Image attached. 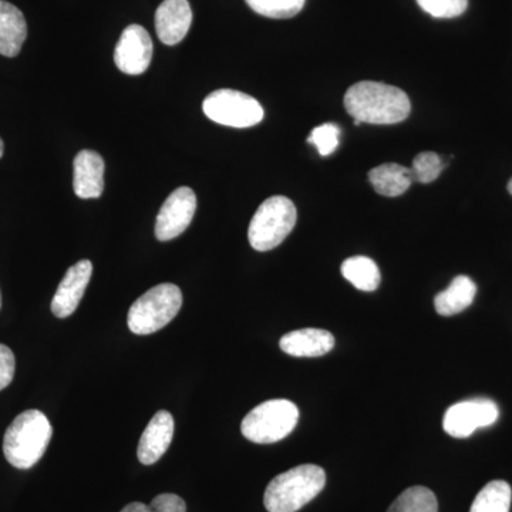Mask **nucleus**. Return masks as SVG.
<instances>
[{
	"instance_id": "1",
	"label": "nucleus",
	"mask_w": 512,
	"mask_h": 512,
	"mask_svg": "<svg viewBox=\"0 0 512 512\" xmlns=\"http://www.w3.org/2000/svg\"><path fill=\"white\" fill-rule=\"evenodd\" d=\"M345 109L353 119L367 124H397L410 116L412 103L399 87L380 82H359L345 94Z\"/></svg>"
},
{
	"instance_id": "2",
	"label": "nucleus",
	"mask_w": 512,
	"mask_h": 512,
	"mask_svg": "<svg viewBox=\"0 0 512 512\" xmlns=\"http://www.w3.org/2000/svg\"><path fill=\"white\" fill-rule=\"evenodd\" d=\"M53 436V427L40 410H26L8 427L3 453L10 466L29 470L45 456Z\"/></svg>"
},
{
	"instance_id": "3",
	"label": "nucleus",
	"mask_w": 512,
	"mask_h": 512,
	"mask_svg": "<svg viewBox=\"0 0 512 512\" xmlns=\"http://www.w3.org/2000/svg\"><path fill=\"white\" fill-rule=\"evenodd\" d=\"M326 473L315 464H303L276 476L266 487L264 504L268 512H296L322 493Z\"/></svg>"
},
{
	"instance_id": "4",
	"label": "nucleus",
	"mask_w": 512,
	"mask_h": 512,
	"mask_svg": "<svg viewBox=\"0 0 512 512\" xmlns=\"http://www.w3.org/2000/svg\"><path fill=\"white\" fill-rule=\"evenodd\" d=\"M183 293L177 285L160 284L141 295L128 311L127 325L136 335H151L165 328L180 312Z\"/></svg>"
},
{
	"instance_id": "5",
	"label": "nucleus",
	"mask_w": 512,
	"mask_h": 512,
	"mask_svg": "<svg viewBox=\"0 0 512 512\" xmlns=\"http://www.w3.org/2000/svg\"><path fill=\"white\" fill-rule=\"evenodd\" d=\"M298 221L295 204L284 195H275L259 205L248 228V239L255 251L275 249L288 238Z\"/></svg>"
},
{
	"instance_id": "6",
	"label": "nucleus",
	"mask_w": 512,
	"mask_h": 512,
	"mask_svg": "<svg viewBox=\"0 0 512 512\" xmlns=\"http://www.w3.org/2000/svg\"><path fill=\"white\" fill-rule=\"evenodd\" d=\"M298 420L299 410L295 403L285 399L268 400L245 416L241 431L252 443H278L295 430Z\"/></svg>"
},
{
	"instance_id": "7",
	"label": "nucleus",
	"mask_w": 512,
	"mask_h": 512,
	"mask_svg": "<svg viewBox=\"0 0 512 512\" xmlns=\"http://www.w3.org/2000/svg\"><path fill=\"white\" fill-rule=\"evenodd\" d=\"M208 119L221 126L248 128L264 120V109L259 101L238 90H215L202 103Z\"/></svg>"
},
{
	"instance_id": "8",
	"label": "nucleus",
	"mask_w": 512,
	"mask_h": 512,
	"mask_svg": "<svg viewBox=\"0 0 512 512\" xmlns=\"http://www.w3.org/2000/svg\"><path fill=\"white\" fill-rule=\"evenodd\" d=\"M500 417L497 403L490 399H471L451 406L444 414L443 429L454 439H467L478 429L490 427Z\"/></svg>"
},
{
	"instance_id": "9",
	"label": "nucleus",
	"mask_w": 512,
	"mask_h": 512,
	"mask_svg": "<svg viewBox=\"0 0 512 512\" xmlns=\"http://www.w3.org/2000/svg\"><path fill=\"white\" fill-rule=\"evenodd\" d=\"M197 210V197L188 187L177 188L165 200L157 215L156 237L158 241H171L180 237L190 227Z\"/></svg>"
},
{
	"instance_id": "10",
	"label": "nucleus",
	"mask_w": 512,
	"mask_h": 512,
	"mask_svg": "<svg viewBox=\"0 0 512 512\" xmlns=\"http://www.w3.org/2000/svg\"><path fill=\"white\" fill-rule=\"evenodd\" d=\"M153 59V40L143 26L130 25L121 33L114 50V62L128 76L143 74Z\"/></svg>"
},
{
	"instance_id": "11",
	"label": "nucleus",
	"mask_w": 512,
	"mask_h": 512,
	"mask_svg": "<svg viewBox=\"0 0 512 512\" xmlns=\"http://www.w3.org/2000/svg\"><path fill=\"white\" fill-rule=\"evenodd\" d=\"M92 274L93 264L87 259H83L74 264L72 268L67 269L66 275L53 296L52 312L56 318H69L79 308V303L82 302Z\"/></svg>"
},
{
	"instance_id": "12",
	"label": "nucleus",
	"mask_w": 512,
	"mask_h": 512,
	"mask_svg": "<svg viewBox=\"0 0 512 512\" xmlns=\"http://www.w3.org/2000/svg\"><path fill=\"white\" fill-rule=\"evenodd\" d=\"M173 414L160 410L144 430L138 443L137 456L141 464L151 466L156 464L167 453L174 437Z\"/></svg>"
},
{
	"instance_id": "13",
	"label": "nucleus",
	"mask_w": 512,
	"mask_h": 512,
	"mask_svg": "<svg viewBox=\"0 0 512 512\" xmlns=\"http://www.w3.org/2000/svg\"><path fill=\"white\" fill-rule=\"evenodd\" d=\"M192 10L188 0H164L156 12L158 39L164 45L174 46L183 42L191 28Z\"/></svg>"
},
{
	"instance_id": "14",
	"label": "nucleus",
	"mask_w": 512,
	"mask_h": 512,
	"mask_svg": "<svg viewBox=\"0 0 512 512\" xmlns=\"http://www.w3.org/2000/svg\"><path fill=\"white\" fill-rule=\"evenodd\" d=\"M74 194L82 200L99 198L104 190V160L99 153L83 150L73 163Z\"/></svg>"
},
{
	"instance_id": "15",
	"label": "nucleus",
	"mask_w": 512,
	"mask_h": 512,
	"mask_svg": "<svg viewBox=\"0 0 512 512\" xmlns=\"http://www.w3.org/2000/svg\"><path fill=\"white\" fill-rule=\"evenodd\" d=\"M279 346L289 356L319 357L335 348V338L328 330L306 328L286 333Z\"/></svg>"
},
{
	"instance_id": "16",
	"label": "nucleus",
	"mask_w": 512,
	"mask_h": 512,
	"mask_svg": "<svg viewBox=\"0 0 512 512\" xmlns=\"http://www.w3.org/2000/svg\"><path fill=\"white\" fill-rule=\"evenodd\" d=\"M28 37L25 16L12 3L0 0V55L16 57Z\"/></svg>"
},
{
	"instance_id": "17",
	"label": "nucleus",
	"mask_w": 512,
	"mask_h": 512,
	"mask_svg": "<svg viewBox=\"0 0 512 512\" xmlns=\"http://www.w3.org/2000/svg\"><path fill=\"white\" fill-rule=\"evenodd\" d=\"M476 295L477 285L474 284L473 279L466 275H458L446 291L437 293L434 306H436V311L441 316L458 315V313L470 308Z\"/></svg>"
},
{
	"instance_id": "18",
	"label": "nucleus",
	"mask_w": 512,
	"mask_h": 512,
	"mask_svg": "<svg viewBox=\"0 0 512 512\" xmlns=\"http://www.w3.org/2000/svg\"><path fill=\"white\" fill-rule=\"evenodd\" d=\"M369 181L377 194L399 197L412 187L413 174L412 170L403 165L389 163L370 170Z\"/></svg>"
},
{
	"instance_id": "19",
	"label": "nucleus",
	"mask_w": 512,
	"mask_h": 512,
	"mask_svg": "<svg viewBox=\"0 0 512 512\" xmlns=\"http://www.w3.org/2000/svg\"><path fill=\"white\" fill-rule=\"evenodd\" d=\"M343 278L363 292H375L380 285L379 266L367 256H352L342 264Z\"/></svg>"
},
{
	"instance_id": "20",
	"label": "nucleus",
	"mask_w": 512,
	"mask_h": 512,
	"mask_svg": "<svg viewBox=\"0 0 512 512\" xmlns=\"http://www.w3.org/2000/svg\"><path fill=\"white\" fill-rule=\"evenodd\" d=\"M511 500L512 490L507 481H491L478 493L470 512H510Z\"/></svg>"
},
{
	"instance_id": "21",
	"label": "nucleus",
	"mask_w": 512,
	"mask_h": 512,
	"mask_svg": "<svg viewBox=\"0 0 512 512\" xmlns=\"http://www.w3.org/2000/svg\"><path fill=\"white\" fill-rule=\"evenodd\" d=\"M387 512H439V503L433 491L416 485L403 491Z\"/></svg>"
},
{
	"instance_id": "22",
	"label": "nucleus",
	"mask_w": 512,
	"mask_h": 512,
	"mask_svg": "<svg viewBox=\"0 0 512 512\" xmlns=\"http://www.w3.org/2000/svg\"><path fill=\"white\" fill-rule=\"evenodd\" d=\"M249 8L271 19H289L298 15L306 0H245Z\"/></svg>"
},
{
	"instance_id": "23",
	"label": "nucleus",
	"mask_w": 512,
	"mask_h": 512,
	"mask_svg": "<svg viewBox=\"0 0 512 512\" xmlns=\"http://www.w3.org/2000/svg\"><path fill=\"white\" fill-rule=\"evenodd\" d=\"M444 167L446 165H444L439 154L431 153V151L417 154L413 160V181L421 184L433 183L443 173Z\"/></svg>"
},
{
	"instance_id": "24",
	"label": "nucleus",
	"mask_w": 512,
	"mask_h": 512,
	"mask_svg": "<svg viewBox=\"0 0 512 512\" xmlns=\"http://www.w3.org/2000/svg\"><path fill=\"white\" fill-rule=\"evenodd\" d=\"M340 128L333 123H325L313 128L308 143L318 148L322 157L332 156L339 147Z\"/></svg>"
},
{
	"instance_id": "25",
	"label": "nucleus",
	"mask_w": 512,
	"mask_h": 512,
	"mask_svg": "<svg viewBox=\"0 0 512 512\" xmlns=\"http://www.w3.org/2000/svg\"><path fill=\"white\" fill-rule=\"evenodd\" d=\"M417 5L433 18L451 19L466 12L468 0H417Z\"/></svg>"
},
{
	"instance_id": "26",
	"label": "nucleus",
	"mask_w": 512,
	"mask_h": 512,
	"mask_svg": "<svg viewBox=\"0 0 512 512\" xmlns=\"http://www.w3.org/2000/svg\"><path fill=\"white\" fill-rule=\"evenodd\" d=\"M16 360L12 350L0 343V390L6 389L15 376Z\"/></svg>"
},
{
	"instance_id": "27",
	"label": "nucleus",
	"mask_w": 512,
	"mask_h": 512,
	"mask_svg": "<svg viewBox=\"0 0 512 512\" xmlns=\"http://www.w3.org/2000/svg\"><path fill=\"white\" fill-rule=\"evenodd\" d=\"M153 512H185L187 505L183 498L175 494H161L150 505Z\"/></svg>"
},
{
	"instance_id": "28",
	"label": "nucleus",
	"mask_w": 512,
	"mask_h": 512,
	"mask_svg": "<svg viewBox=\"0 0 512 512\" xmlns=\"http://www.w3.org/2000/svg\"><path fill=\"white\" fill-rule=\"evenodd\" d=\"M121 512H153V510L143 503H131L124 507Z\"/></svg>"
},
{
	"instance_id": "29",
	"label": "nucleus",
	"mask_w": 512,
	"mask_h": 512,
	"mask_svg": "<svg viewBox=\"0 0 512 512\" xmlns=\"http://www.w3.org/2000/svg\"><path fill=\"white\" fill-rule=\"evenodd\" d=\"M3 153H5V144H3L2 138H0V158L3 157Z\"/></svg>"
},
{
	"instance_id": "30",
	"label": "nucleus",
	"mask_w": 512,
	"mask_h": 512,
	"mask_svg": "<svg viewBox=\"0 0 512 512\" xmlns=\"http://www.w3.org/2000/svg\"><path fill=\"white\" fill-rule=\"evenodd\" d=\"M508 192L512 195V178L510 180V183H508Z\"/></svg>"
},
{
	"instance_id": "31",
	"label": "nucleus",
	"mask_w": 512,
	"mask_h": 512,
	"mask_svg": "<svg viewBox=\"0 0 512 512\" xmlns=\"http://www.w3.org/2000/svg\"><path fill=\"white\" fill-rule=\"evenodd\" d=\"M0 306H2V296H0Z\"/></svg>"
}]
</instances>
